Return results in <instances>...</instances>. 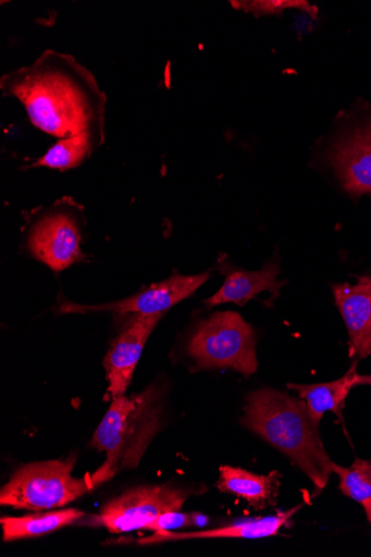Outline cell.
I'll list each match as a JSON object with an SVG mask.
<instances>
[{
    "instance_id": "cell-1",
    "label": "cell",
    "mask_w": 371,
    "mask_h": 557,
    "mask_svg": "<svg viewBox=\"0 0 371 557\" xmlns=\"http://www.w3.org/2000/svg\"><path fill=\"white\" fill-rule=\"evenodd\" d=\"M3 96L21 101L30 123L59 139L104 133L108 96L92 73L69 54L47 49L29 66L0 78Z\"/></svg>"
},
{
    "instance_id": "cell-2",
    "label": "cell",
    "mask_w": 371,
    "mask_h": 557,
    "mask_svg": "<svg viewBox=\"0 0 371 557\" xmlns=\"http://www.w3.org/2000/svg\"><path fill=\"white\" fill-rule=\"evenodd\" d=\"M242 424L281 450L312 482L316 493L332 476L333 463L305 404L286 393L261 388L246 397Z\"/></svg>"
},
{
    "instance_id": "cell-3",
    "label": "cell",
    "mask_w": 371,
    "mask_h": 557,
    "mask_svg": "<svg viewBox=\"0 0 371 557\" xmlns=\"http://www.w3.org/2000/svg\"><path fill=\"white\" fill-rule=\"evenodd\" d=\"M161 391L150 386L141 393L112 400L91 438V446L103 451L108 458L99 470L109 481L119 472L139 466L161 429Z\"/></svg>"
},
{
    "instance_id": "cell-4",
    "label": "cell",
    "mask_w": 371,
    "mask_h": 557,
    "mask_svg": "<svg viewBox=\"0 0 371 557\" xmlns=\"http://www.w3.org/2000/svg\"><path fill=\"white\" fill-rule=\"evenodd\" d=\"M76 461L73 455L64 461L30 463L20 468L0 491V504L34 512L60 509L108 482L99 470L75 479Z\"/></svg>"
},
{
    "instance_id": "cell-5",
    "label": "cell",
    "mask_w": 371,
    "mask_h": 557,
    "mask_svg": "<svg viewBox=\"0 0 371 557\" xmlns=\"http://www.w3.org/2000/svg\"><path fill=\"white\" fill-rule=\"evenodd\" d=\"M84 208L64 197L49 208L33 211L23 227L25 249L37 261L62 272L86 260L82 250Z\"/></svg>"
},
{
    "instance_id": "cell-6",
    "label": "cell",
    "mask_w": 371,
    "mask_h": 557,
    "mask_svg": "<svg viewBox=\"0 0 371 557\" xmlns=\"http://www.w3.org/2000/svg\"><path fill=\"white\" fill-rule=\"evenodd\" d=\"M256 335L238 313L219 312L202 321L187 345L196 370L226 369L245 376L257 372Z\"/></svg>"
},
{
    "instance_id": "cell-7",
    "label": "cell",
    "mask_w": 371,
    "mask_h": 557,
    "mask_svg": "<svg viewBox=\"0 0 371 557\" xmlns=\"http://www.w3.org/2000/svg\"><path fill=\"white\" fill-rule=\"evenodd\" d=\"M191 494L170 485L137 486L110 500L87 523L113 534L147 530L162 515L180 512Z\"/></svg>"
},
{
    "instance_id": "cell-8",
    "label": "cell",
    "mask_w": 371,
    "mask_h": 557,
    "mask_svg": "<svg viewBox=\"0 0 371 557\" xmlns=\"http://www.w3.org/2000/svg\"><path fill=\"white\" fill-rule=\"evenodd\" d=\"M210 277V272L185 276L175 272L170 278L141 288L135 295L102 306L61 302L62 314L114 312L119 315H165L176 304L191 296Z\"/></svg>"
},
{
    "instance_id": "cell-9",
    "label": "cell",
    "mask_w": 371,
    "mask_h": 557,
    "mask_svg": "<svg viewBox=\"0 0 371 557\" xmlns=\"http://www.w3.org/2000/svg\"><path fill=\"white\" fill-rule=\"evenodd\" d=\"M329 160L343 188L353 198L371 196V119L346 131L331 147Z\"/></svg>"
},
{
    "instance_id": "cell-10",
    "label": "cell",
    "mask_w": 371,
    "mask_h": 557,
    "mask_svg": "<svg viewBox=\"0 0 371 557\" xmlns=\"http://www.w3.org/2000/svg\"><path fill=\"white\" fill-rule=\"evenodd\" d=\"M163 317L133 315L112 342L103 359L112 399L126 395L146 342Z\"/></svg>"
},
{
    "instance_id": "cell-11",
    "label": "cell",
    "mask_w": 371,
    "mask_h": 557,
    "mask_svg": "<svg viewBox=\"0 0 371 557\" xmlns=\"http://www.w3.org/2000/svg\"><path fill=\"white\" fill-rule=\"evenodd\" d=\"M220 271L225 275L224 285L214 296L205 300L207 308H215L225 302H235L239 307H245L247 301L264 290H270L276 298L286 284V281L277 280L281 263L275 259L260 271L250 272L237 269L220 258Z\"/></svg>"
},
{
    "instance_id": "cell-12",
    "label": "cell",
    "mask_w": 371,
    "mask_h": 557,
    "mask_svg": "<svg viewBox=\"0 0 371 557\" xmlns=\"http://www.w3.org/2000/svg\"><path fill=\"white\" fill-rule=\"evenodd\" d=\"M336 306L347 326L353 351L364 359L371 354V276L333 287Z\"/></svg>"
},
{
    "instance_id": "cell-13",
    "label": "cell",
    "mask_w": 371,
    "mask_h": 557,
    "mask_svg": "<svg viewBox=\"0 0 371 557\" xmlns=\"http://www.w3.org/2000/svg\"><path fill=\"white\" fill-rule=\"evenodd\" d=\"M302 508V505L296 506L286 512L279 513L274 517L263 518L259 520L248 521L231 527L214 530H203L196 532L175 533L171 531H158L149 537L138 541L141 545L177 542L187 540L202 539H263L279 534L281 529L285 527L293 517Z\"/></svg>"
},
{
    "instance_id": "cell-14",
    "label": "cell",
    "mask_w": 371,
    "mask_h": 557,
    "mask_svg": "<svg viewBox=\"0 0 371 557\" xmlns=\"http://www.w3.org/2000/svg\"><path fill=\"white\" fill-rule=\"evenodd\" d=\"M282 474L258 475L239 468H220L218 488L245 499L255 510H264L276 504Z\"/></svg>"
},
{
    "instance_id": "cell-15",
    "label": "cell",
    "mask_w": 371,
    "mask_h": 557,
    "mask_svg": "<svg viewBox=\"0 0 371 557\" xmlns=\"http://www.w3.org/2000/svg\"><path fill=\"white\" fill-rule=\"evenodd\" d=\"M355 363L341 380L311 385L288 384L305 404L314 424L320 425L325 413L332 412L342 419L346 399L350 391L358 386L359 374Z\"/></svg>"
},
{
    "instance_id": "cell-16",
    "label": "cell",
    "mask_w": 371,
    "mask_h": 557,
    "mask_svg": "<svg viewBox=\"0 0 371 557\" xmlns=\"http://www.w3.org/2000/svg\"><path fill=\"white\" fill-rule=\"evenodd\" d=\"M103 143L104 133L94 131L60 139L30 168H48L61 172L79 168Z\"/></svg>"
},
{
    "instance_id": "cell-17",
    "label": "cell",
    "mask_w": 371,
    "mask_h": 557,
    "mask_svg": "<svg viewBox=\"0 0 371 557\" xmlns=\"http://www.w3.org/2000/svg\"><path fill=\"white\" fill-rule=\"evenodd\" d=\"M85 513L75 509L61 511H48L30 515L22 518H3V540L14 542L20 540L36 539L57 532L63 528L74 525L83 520Z\"/></svg>"
},
{
    "instance_id": "cell-18",
    "label": "cell",
    "mask_w": 371,
    "mask_h": 557,
    "mask_svg": "<svg viewBox=\"0 0 371 557\" xmlns=\"http://www.w3.org/2000/svg\"><path fill=\"white\" fill-rule=\"evenodd\" d=\"M333 472L343 494L361 505L371 499V460H356L349 468L333 463Z\"/></svg>"
},
{
    "instance_id": "cell-19",
    "label": "cell",
    "mask_w": 371,
    "mask_h": 557,
    "mask_svg": "<svg viewBox=\"0 0 371 557\" xmlns=\"http://www.w3.org/2000/svg\"><path fill=\"white\" fill-rule=\"evenodd\" d=\"M231 4L237 10L255 15L281 14L287 9H298L312 16L316 15L314 9L310 8L307 2H290V0H284V2H279V0L276 2H232Z\"/></svg>"
},
{
    "instance_id": "cell-20",
    "label": "cell",
    "mask_w": 371,
    "mask_h": 557,
    "mask_svg": "<svg viewBox=\"0 0 371 557\" xmlns=\"http://www.w3.org/2000/svg\"><path fill=\"white\" fill-rule=\"evenodd\" d=\"M198 515L172 512L157 518L148 528V531H172L188 529L198 524Z\"/></svg>"
},
{
    "instance_id": "cell-21",
    "label": "cell",
    "mask_w": 371,
    "mask_h": 557,
    "mask_svg": "<svg viewBox=\"0 0 371 557\" xmlns=\"http://www.w3.org/2000/svg\"><path fill=\"white\" fill-rule=\"evenodd\" d=\"M368 522L371 524V499L362 505Z\"/></svg>"
},
{
    "instance_id": "cell-22",
    "label": "cell",
    "mask_w": 371,
    "mask_h": 557,
    "mask_svg": "<svg viewBox=\"0 0 371 557\" xmlns=\"http://www.w3.org/2000/svg\"><path fill=\"white\" fill-rule=\"evenodd\" d=\"M358 385H371V376H360L359 375Z\"/></svg>"
}]
</instances>
